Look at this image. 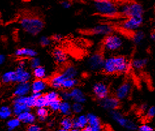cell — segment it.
I'll use <instances>...</instances> for the list:
<instances>
[{
	"label": "cell",
	"mask_w": 155,
	"mask_h": 131,
	"mask_svg": "<svg viewBox=\"0 0 155 131\" xmlns=\"http://www.w3.org/2000/svg\"><path fill=\"white\" fill-rule=\"evenodd\" d=\"M18 23L25 32L33 36L39 34L46 25V21L42 15L31 11L21 13L18 18Z\"/></svg>",
	"instance_id": "cell-1"
},
{
	"label": "cell",
	"mask_w": 155,
	"mask_h": 131,
	"mask_svg": "<svg viewBox=\"0 0 155 131\" xmlns=\"http://www.w3.org/2000/svg\"><path fill=\"white\" fill-rule=\"evenodd\" d=\"M97 16L104 20H118L120 4L115 0H91Z\"/></svg>",
	"instance_id": "cell-2"
},
{
	"label": "cell",
	"mask_w": 155,
	"mask_h": 131,
	"mask_svg": "<svg viewBox=\"0 0 155 131\" xmlns=\"http://www.w3.org/2000/svg\"><path fill=\"white\" fill-rule=\"evenodd\" d=\"M144 12V8L139 2L136 1L123 2L119 5V20L131 18V17L143 18Z\"/></svg>",
	"instance_id": "cell-3"
},
{
	"label": "cell",
	"mask_w": 155,
	"mask_h": 131,
	"mask_svg": "<svg viewBox=\"0 0 155 131\" xmlns=\"http://www.w3.org/2000/svg\"><path fill=\"white\" fill-rule=\"evenodd\" d=\"M101 23L110 25L114 33L120 35L124 39L132 41L135 45H138L141 43L145 37V33L140 29H128L123 28L119 26L107 22L106 21L101 22Z\"/></svg>",
	"instance_id": "cell-4"
},
{
	"label": "cell",
	"mask_w": 155,
	"mask_h": 131,
	"mask_svg": "<svg viewBox=\"0 0 155 131\" xmlns=\"http://www.w3.org/2000/svg\"><path fill=\"white\" fill-rule=\"evenodd\" d=\"M106 49L101 42H99L97 49L89 57L87 61L88 66L92 71H99L104 65L106 58Z\"/></svg>",
	"instance_id": "cell-5"
},
{
	"label": "cell",
	"mask_w": 155,
	"mask_h": 131,
	"mask_svg": "<svg viewBox=\"0 0 155 131\" xmlns=\"http://www.w3.org/2000/svg\"><path fill=\"white\" fill-rule=\"evenodd\" d=\"M76 32L84 36H96V35H107L111 33H114V31L111 26L106 24H102L93 27L84 28L77 29Z\"/></svg>",
	"instance_id": "cell-6"
},
{
	"label": "cell",
	"mask_w": 155,
	"mask_h": 131,
	"mask_svg": "<svg viewBox=\"0 0 155 131\" xmlns=\"http://www.w3.org/2000/svg\"><path fill=\"white\" fill-rule=\"evenodd\" d=\"M107 22L119 26L123 28L128 29H137L143 24V18H137V17H131L123 20H103Z\"/></svg>",
	"instance_id": "cell-7"
},
{
	"label": "cell",
	"mask_w": 155,
	"mask_h": 131,
	"mask_svg": "<svg viewBox=\"0 0 155 131\" xmlns=\"http://www.w3.org/2000/svg\"><path fill=\"white\" fill-rule=\"evenodd\" d=\"M104 46L106 50L115 51L120 49L123 46V40L116 33L105 35L100 41Z\"/></svg>",
	"instance_id": "cell-8"
},
{
	"label": "cell",
	"mask_w": 155,
	"mask_h": 131,
	"mask_svg": "<svg viewBox=\"0 0 155 131\" xmlns=\"http://www.w3.org/2000/svg\"><path fill=\"white\" fill-rule=\"evenodd\" d=\"M97 102L102 108L107 110H119L122 108L121 100L118 99L113 93L110 94L104 99L98 100Z\"/></svg>",
	"instance_id": "cell-9"
},
{
	"label": "cell",
	"mask_w": 155,
	"mask_h": 131,
	"mask_svg": "<svg viewBox=\"0 0 155 131\" xmlns=\"http://www.w3.org/2000/svg\"><path fill=\"white\" fill-rule=\"evenodd\" d=\"M132 89L131 80L128 76H127L124 78L121 84L118 86L113 94L120 100H123L127 99L131 95Z\"/></svg>",
	"instance_id": "cell-10"
},
{
	"label": "cell",
	"mask_w": 155,
	"mask_h": 131,
	"mask_svg": "<svg viewBox=\"0 0 155 131\" xmlns=\"http://www.w3.org/2000/svg\"><path fill=\"white\" fill-rule=\"evenodd\" d=\"M92 92L93 97L98 101L111 94L110 87L104 82H97L93 86Z\"/></svg>",
	"instance_id": "cell-11"
},
{
	"label": "cell",
	"mask_w": 155,
	"mask_h": 131,
	"mask_svg": "<svg viewBox=\"0 0 155 131\" xmlns=\"http://www.w3.org/2000/svg\"><path fill=\"white\" fill-rule=\"evenodd\" d=\"M110 113L113 119L123 127L131 130H134L136 129V125L134 122L124 117L121 113L119 112V110L110 111Z\"/></svg>",
	"instance_id": "cell-12"
},
{
	"label": "cell",
	"mask_w": 155,
	"mask_h": 131,
	"mask_svg": "<svg viewBox=\"0 0 155 131\" xmlns=\"http://www.w3.org/2000/svg\"><path fill=\"white\" fill-rule=\"evenodd\" d=\"M58 71L61 72L65 77L66 79L75 78L78 75L77 67L72 63L68 62V61L60 65Z\"/></svg>",
	"instance_id": "cell-13"
},
{
	"label": "cell",
	"mask_w": 155,
	"mask_h": 131,
	"mask_svg": "<svg viewBox=\"0 0 155 131\" xmlns=\"http://www.w3.org/2000/svg\"><path fill=\"white\" fill-rule=\"evenodd\" d=\"M15 71L16 73V82L18 84L28 82L31 78L30 73L25 69V62L24 61L20 62L19 65Z\"/></svg>",
	"instance_id": "cell-14"
},
{
	"label": "cell",
	"mask_w": 155,
	"mask_h": 131,
	"mask_svg": "<svg viewBox=\"0 0 155 131\" xmlns=\"http://www.w3.org/2000/svg\"><path fill=\"white\" fill-rule=\"evenodd\" d=\"M52 56L58 65H61L67 62L68 57L63 49L59 48H55L52 50Z\"/></svg>",
	"instance_id": "cell-15"
},
{
	"label": "cell",
	"mask_w": 155,
	"mask_h": 131,
	"mask_svg": "<svg viewBox=\"0 0 155 131\" xmlns=\"http://www.w3.org/2000/svg\"><path fill=\"white\" fill-rule=\"evenodd\" d=\"M30 90H31V84L29 82L20 83L16 87L13 95L15 97L25 96L29 92Z\"/></svg>",
	"instance_id": "cell-16"
},
{
	"label": "cell",
	"mask_w": 155,
	"mask_h": 131,
	"mask_svg": "<svg viewBox=\"0 0 155 131\" xmlns=\"http://www.w3.org/2000/svg\"><path fill=\"white\" fill-rule=\"evenodd\" d=\"M37 55V52L28 48H21L17 49L15 52V55L18 58H25L28 59L35 58Z\"/></svg>",
	"instance_id": "cell-17"
},
{
	"label": "cell",
	"mask_w": 155,
	"mask_h": 131,
	"mask_svg": "<svg viewBox=\"0 0 155 131\" xmlns=\"http://www.w3.org/2000/svg\"><path fill=\"white\" fill-rule=\"evenodd\" d=\"M71 99L73 100L75 102H79L83 104L86 101V97L85 94L82 92V91L79 88L74 87L69 90Z\"/></svg>",
	"instance_id": "cell-18"
},
{
	"label": "cell",
	"mask_w": 155,
	"mask_h": 131,
	"mask_svg": "<svg viewBox=\"0 0 155 131\" xmlns=\"http://www.w3.org/2000/svg\"><path fill=\"white\" fill-rule=\"evenodd\" d=\"M17 118L20 121V122L27 123L28 125L34 123V122L36 120L35 116L34 115L33 113L30 112L29 111L24 112L22 113H21L20 114L17 116Z\"/></svg>",
	"instance_id": "cell-19"
},
{
	"label": "cell",
	"mask_w": 155,
	"mask_h": 131,
	"mask_svg": "<svg viewBox=\"0 0 155 131\" xmlns=\"http://www.w3.org/2000/svg\"><path fill=\"white\" fill-rule=\"evenodd\" d=\"M46 86L47 84L44 79H35L31 84V90L33 93H41Z\"/></svg>",
	"instance_id": "cell-20"
},
{
	"label": "cell",
	"mask_w": 155,
	"mask_h": 131,
	"mask_svg": "<svg viewBox=\"0 0 155 131\" xmlns=\"http://www.w3.org/2000/svg\"><path fill=\"white\" fill-rule=\"evenodd\" d=\"M87 125V116L81 115L72 120V129H84Z\"/></svg>",
	"instance_id": "cell-21"
},
{
	"label": "cell",
	"mask_w": 155,
	"mask_h": 131,
	"mask_svg": "<svg viewBox=\"0 0 155 131\" xmlns=\"http://www.w3.org/2000/svg\"><path fill=\"white\" fill-rule=\"evenodd\" d=\"M79 81L76 78H71V79H67L64 80L61 84V89L70 90L74 88L79 84Z\"/></svg>",
	"instance_id": "cell-22"
},
{
	"label": "cell",
	"mask_w": 155,
	"mask_h": 131,
	"mask_svg": "<svg viewBox=\"0 0 155 131\" xmlns=\"http://www.w3.org/2000/svg\"><path fill=\"white\" fill-rule=\"evenodd\" d=\"M87 125L89 126H102L101 119L93 113H88L87 115Z\"/></svg>",
	"instance_id": "cell-23"
},
{
	"label": "cell",
	"mask_w": 155,
	"mask_h": 131,
	"mask_svg": "<svg viewBox=\"0 0 155 131\" xmlns=\"http://www.w3.org/2000/svg\"><path fill=\"white\" fill-rule=\"evenodd\" d=\"M30 108H29L26 105L22 104L13 102V106H12V112L16 116H18L21 113L24 112L29 111Z\"/></svg>",
	"instance_id": "cell-24"
},
{
	"label": "cell",
	"mask_w": 155,
	"mask_h": 131,
	"mask_svg": "<svg viewBox=\"0 0 155 131\" xmlns=\"http://www.w3.org/2000/svg\"><path fill=\"white\" fill-rule=\"evenodd\" d=\"M2 82L5 84L16 82L15 71H9L4 74L2 77Z\"/></svg>",
	"instance_id": "cell-25"
},
{
	"label": "cell",
	"mask_w": 155,
	"mask_h": 131,
	"mask_svg": "<svg viewBox=\"0 0 155 131\" xmlns=\"http://www.w3.org/2000/svg\"><path fill=\"white\" fill-rule=\"evenodd\" d=\"M33 75L35 78V79H45L46 78V69L44 67L40 65V66L33 69Z\"/></svg>",
	"instance_id": "cell-26"
},
{
	"label": "cell",
	"mask_w": 155,
	"mask_h": 131,
	"mask_svg": "<svg viewBox=\"0 0 155 131\" xmlns=\"http://www.w3.org/2000/svg\"><path fill=\"white\" fill-rule=\"evenodd\" d=\"M59 112H61L64 116H69L72 113L71 104L68 103L67 101H62L59 107Z\"/></svg>",
	"instance_id": "cell-27"
},
{
	"label": "cell",
	"mask_w": 155,
	"mask_h": 131,
	"mask_svg": "<svg viewBox=\"0 0 155 131\" xmlns=\"http://www.w3.org/2000/svg\"><path fill=\"white\" fill-rule=\"evenodd\" d=\"M148 62L147 59L143 58V59H136L131 62V65L136 69L137 70H141L144 67H145L147 63Z\"/></svg>",
	"instance_id": "cell-28"
},
{
	"label": "cell",
	"mask_w": 155,
	"mask_h": 131,
	"mask_svg": "<svg viewBox=\"0 0 155 131\" xmlns=\"http://www.w3.org/2000/svg\"><path fill=\"white\" fill-rule=\"evenodd\" d=\"M36 114L38 120L41 121H44L48 117L49 115V111L46 108H38L36 111Z\"/></svg>",
	"instance_id": "cell-29"
},
{
	"label": "cell",
	"mask_w": 155,
	"mask_h": 131,
	"mask_svg": "<svg viewBox=\"0 0 155 131\" xmlns=\"http://www.w3.org/2000/svg\"><path fill=\"white\" fill-rule=\"evenodd\" d=\"M72 120L73 119L70 116H65L61 121V126L62 129L70 130L72 129Z\"/></svg>",
	"instance_id": "cell-30"
},
{
	"label": "cell",
	"mask_w": 155,
	"mask_h": 131,
	"mask_svg": "<svg viewBox=\"0 0 155 131\" xmlns=\"http://www.w3.org/2000/svg\"><path fill=\"white\" fill-rule=\"evenodd\" d=\"M12 113V111L8 106H2L0 108V119H5L8 118Z\"/></svg>",
	"instance_id": "cell-31"
},
{
	"label": "cell",
	"mask_w": 155,
	"mask_h": 131,
	"mask_svg": "<svg viewBox=\"0 0 155 131\" xmlns=\"http://www.w3.org/2000/svg\"><path fill=\"white\" fill-rule=\"evenodd\" d=\"M49 102L45 97L44 94H42L39 97L36 99L35 100V107L38 108H46L48 106Z\"/></svg>",
	"instance_id": "cell-32"
},
{
	"label": "cell",
	"mask_w": 155,
	"mask_h": 131,
	"mask_svg": "<svg viewBox=\"0 0 155 131\" xmlns=\"http://www.w3.org/2000/svg\"><path fill=\"white\" fill-rule=\"evenodd\" d=\"M44 96L46 98V99L47 100V101H48L49 103L51 101H54V100L61 99L59 93H57L56 91H50V92L45 93Z\"/></svg>",
	"instance_id": "cell-33"
},
{
	"label": "cell",
	"mask_w": 155,
	"mask_h": 131,
	"mask_svg": "<svg viewBox=\"0 0 155 131\" xmlns=\"http://www.w3.org/2000/svg\"><path fill=\"white\" fill-rule=\"evenodd\" d=\"M20 123H21L20 121L17 118V117H16V118H13L8 120L7 123V126L8 127V129L11 131L18 127V126L20 125Z\"/></svg>",
	"instance_id": "cell-34"
},
{
	"label": "cell",
	"mask_w": 155,
	"mask_h": 131,
	"mask_svg": "<svg viewBox=\"0 0 155 131\" xmlns=\"http://www.w3.org/2000/svg\"><path fill=\"white\" fill-rule=\"evenodd\" d=\"M63 101L61 99H59L58 100H54V101H51L49 103L48 106L51 110L54 112H57L59 111L60 105H61V103Z\"/></svg>",
	"instance_id": "cell-35"
},
{
	"label": "cell",
	"mask_w": 155,
	"mask_h": 131,
	"mask_svg": "<svg viewBox=\"0 0 155 131\" xmlns=\"http://www.w3.org/2000/svg\"><path fill=\"white\" fill-rule=\"evenodd\" d=\"M71 110L72 112H74V113H78L82 112V110H84V106L82 104L74 102L71 105Z\"/></svg>",
	"instance_id": "cell-36"
},
{
	"label": "cell",
	"mask_w": 155,
	"mask_h": 131,
	"mask_svg": "<svg viewBox=\"0 0 155 131\" xmlns=\"http://www.w3.org/2000/svg\"><path fill=\"white\" fill-rule=\"evenodd\" d=\"M35 100L36 99L35 97H33L32 95L29 96V97H27V101L25 105L30 109L31 108L35 107Z\"/></svg>",
	"instance_id": "cell-37"
},
{
	"label": "cell",
	"mask_w": 155,
	"mask_h": 131,
	"mask_svg": "<svg viewBox=\"0 0 155 131\" xmlns=\"http://www.w3.org/2000/svg\"><path fill=\"white\" fill-rule=\"evenodd\" d=\"M51 40L50 37H42L40 39V44L42 47H46L50 45Z\"/></svg>",
	"instance_id": "cell-38"
},
{
	"label": "cell",
	"mask_w": 155,
	"mask_h": 131,
	"mask_svg": "<svg viewBox=\"0 0 155 131\" xmlns=\"http://www.w3.org/2000/svg\"><path fill=\"white\" fill-rule=\"evenodd\" d=\"M155 114V108L154 106H153L151 107H150L147 111V113H146L145 115V118L147 119H153L154 117Z\"/></svg>",
	"instance_id": "cell-39"
},
{
	"label": "cell",
	"mask_w": 155,
	"mask_h": 131,
	"mask_svg": "<svg viewBox=\"0 0 155 131\" xmlns=\"http://www.w3.org/2000/svg\"><path fill=\"white\" fill-rule=\"evenodd\" d=\"M30 66H31L33 69L40 66V59L36 58V57L33 58H30Z\"/></svg>",
	"instance_id": "cell-40"
},
{
	"label": "cell",
	"mask_w": 155,
	"mask_h": 131,
	"mask_svg": "<svg viewBox=\"0 0 155 131\" xmlns=\"http://www.w3.org/2000/svg\"><path fill=\"white\" fill-rule=\"evenodd\" d=\"M26 131H41V128L35 124H29L26 129Z\"/></svg>",
	"instance_id": "cell-41"
},
{
	"label": "cell",
	"mask_w": 155,
	"mask_h": 131,
	"mask_svg": "<svg viewBox=\"0 0 155 131\" xmlns=\"http://www.w3.org/2000/svg\"><path fill=\"white\" fill-rule=\"evenodd\" d=\"M61 5L64 8H69L72 7V3L69 0H63L61 2Z\"/></svg>",
	"instance_id": "cell-42"
},
{
	"label": "cell",
	"mask_w": 155,
	"mask_h": 131,
	"mask_svg": "<svg viewBox=\"0 0 155 131\" xmlns=\"http://www.w3.org/2000/svg\"><path fill=\"white\" fill-rule=\"evenodd\" d=\"M139 131H154L153 128L147 125H143L139 127Z\"/></svg>",
	"instance_id": "cell-43"
},
{
	"label": "cell",
	"mask_w": 155,
	"mask_h": 131,
	"mask_svg": "<svg viewBox=\"0 0 155 131\" xmlns=\"http://www.w3.org/2000/svg\"><path fill=\"white\" fill-rule=\"evenodd\" d=\"M62 38H63L62 35H61L59 34H55V35H53L52 36L50 37L51 41H57V42L61 41Z\"/></svg>",
	"instance_id": "cell-44"
},
{
	"label": "cell",
	"mask_w": 155,
	"mask_h": 131,
	"mask_svg": "<svg viewBox=\"0 0 155 131\" xmlns=\"http://www.w3.org/2000/svg\"><path fill=\"white\" fill-rule=\"evenodd\" d=\"M89 131H101L102 126H87Z\"/></svg>",
	"instance_id": "cell-45"
},
{
	"label": "cell",
	"mask_w": 155,
	"mask_h": 131,
	"mask_svg": "<svg viewBox=\"0 0 155 131\" xmlns=\"http://www.w3.org/2000/svg\"><path fill=\"white\" fill-rule=\"evenodd\" d=\"M5 60V55H2V54H0V65H2L4 63Z\"/></svg>",
	"instance_id": "cell-46"
},
{
	"label": "cell",
	"mask_w": 155,
	"mask_h": 131,
	"mask_svg": "<svg viewBox=\"0 0 155 131\" xmlns=\"http://www.w3.org/2000/svg\"><path fill=\"white\" fill-rule=\"evenodd\" d=\"M81 131H89V129H88V127H87V126H85V128H84L82 130H81Z\"/></svg>",
	"instance_id": "cell-47"
},
{
	"label": "cell",
	"mask_w": 155,
	"mask_h": 131,
	"mask_svg": "<svg viewBox=\"0 0 155 131\" xmlns=\"http://www.w3.org/2000/svg\"><path fill=\"white\" fill-rule=\"evenodd\" d=\"M68 131H80V130H79V129H72Z\"/></svg>",
	"instance_id": "cell-48"
},
{
	"label": "cell",
	"mask_w": 155,
	"mask_h": 131,
	"mask_svg": "<svg viewBox=\"0 0 155 131\" xmlns=\"http://www.w3.org/2000/svg\"><path fill=\"white\" fill-rule=\"evenodd\" d=\"M58 131H68V130H64V129H59V130H58Z\"/></svg>",
	"instance_id": "cell-49"
},
{
	"label": "cell",
	"mask_w": 155,
	"mask_h": 131,
	"mask_svg": "<svg viewBox=\"0 0 155 131\" xmlns=\"http://www.w3.org/2000/svg\"><path fill=\"white\" fill-rule=\"evenodd\" d=\"M0 17H1V15H0Z\"/></svg>",
	"instance_id": "cell-50"
}]
</instances>
